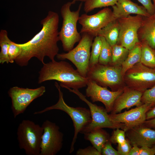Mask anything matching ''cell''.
Instances as JSON below:
<instances>
[{"label": "cell", "mask_w": 155, "mask_h": 155, "mask_svg": "<svg viewBox=\"0 0 155 155\" xmlns=\"http://www.w3.org/2000/svg\"><path fill=\"white\" fill-rule=\"evenodd\" d=\"M59 16L57 12L49 11L40 24L42 28L40 31L30 40L22 44H19L22 48L20 54L15 60L21 67L27 66L32 58H37L43 64L45 57L51 61L59 50L57 42L59 41L58 30Z\"/></svg>", "instance_id": "obj_1"}, {"label": "cell", "mask_w": 155, "mask_h": 155, "mask_svg": "<svg viewBox=\"0 0 155 155\" xmlns=\"http://www.w3.org/2000/svg\"><path fill=\"white\" fill-rule=\"evenodd\" d=\"M38 83L56 80L63 88L67 87L78 89L87 86L88 79L81 75L69 63L64 61L55 60L43 64L39 72Z\"/></svg>", "instance_id": "obj_2"}, {"label": "cell", "mask_w": 155, "mask_h": 155, "mask_svg": "<svg viewBox=\"0 0 155 155\" xmlns=\"http://www.w3.org/2000/svg\"><path fill=\"white\" fill-rule=\"evenodd\" d=\"M55 86L57 89L59 94V100L55 104L47 107L41 111L36 112L34 114H40L53 110H58L67 113L70 117L73 123L74 129V136L71 142L69 153L74 150V145L76 141L78 135L83 128L89 124L92 120L90 110L82 107H74L68 105L65 102L63 94L60 86L56 82Z\"/></svg>", "instance_id": "obj_3"}, {"label": "cell", "mask_w": 155, "mask_h": 155, "mask_svg": "<svg viewBox=\"0 0 155 155\" xmlns=\"http://www.w3.org/2000/svg\"><path fill=\"white\" fill-rule=\"evenodd\" d=\"M73 5L69 1L61 7L60 13L63 19L62 26L59 32V38L62 43L63 50L68 52L73 48L74 45L81 38L80 33L78 32L77 24L80 17V13L82 5L80 3L75 11H72L70 7Z\"/></svg>", "instance_id": "obj_4"}, {"label": "cell", "mask_w": 155, "mask_h": 155, "mask_svg": "<svg viewBox=\"0 0 155 155\" xmlns=\"http://www.w3.org/2000/svg\"><path fill=\"white\" fill-rule=\"evenodd\" d=\"M42 127L29 120H23L19 124L17 130V138L20 149L27 155H40Z\"/></svg>", "instance_id": "obj_5"}, {"label": "cell", "mask_w": 155, "mask_h": 155, "mask_svg": "<svg viewBox=\"0 0 155 155\" xmlns=\"http://www.w3.org/2000/svg\"><path fill=\"white\" fill-rule=\"evenodd\" d=\"M94 37L88 33L82 34L81 40L75 48L67 53H58L56 56L57 58L70 61L81 75L86 77L89 67L90 49Z\"/></svg>", "instance_id": "obj_6"}, {"label": "cell", "mask_w": 155, "mask_h": 155, "mask_svg": "<svg viewBox=\"0 0 155 155\" xmlns=\"http://www.w3.org/2000/svg\"><path fill=\"white\" fill-rule=\"evenodd\" d=\"M64 88L77 95L81 100L88 105L89 108L91 121L80 133L84 134L96 129L104 128L111 129L121 128L122 129L123 125L113 121L105 108L90 102L78 89H72L67 87H65Z\"/></svg>", "instance_id": "obj_7"}, {"label": "cell", "mask_w": 155, "mask_h": 155, "mask_svg": "<svg viewBox=\"0 0 155 155\" xmlns=\"http://www.w3.org/2000/svg\"><path fill=\"white\" fill-rule=\"evenodd\" d=\"M144 17L140 15H129L118 19L119 31L117 44L130 50L140 42L138 31L140 27Z\"/></svg>", "instance_id": "obj_8"}, {"label": "cell", "mask_w": 155, "mask_h": 155, "mask_svg": "<svg viewBox=\"0 0 155 155\" xmlns=\"http://www.w3.org/2000/svg\"><path fill=\"white\" fill-rule=\"evenodd\" d=\"M45 91V87L44 86L35 89L18 86L11 88L8 93L11 100V108L14 117L23 113L34 100L42 96Z\"/></svg>", "instance_id": "obj_9"}, {"label": "cell", "mask_w": 155, "mask_h": 155, "mask_svg": "<svg viewBox=\"0 0 155 155\" xmlns=\"http://www.w3.org/2000/svg\"><path fill=\"white\" fill-rule=\"evenodd\" d=\"M122 75L121 68L98 63L89 67L86 77L100 86L113 88L121 82Z\"/></svg>", "instance_id": "obj_10"}, {"label": "cell", "mask_w": 155, "mask_h": 155, "mask_svg": "<svg viewBox=\"0 0 155 155\" xmlns=\"http://www.w3.org/2000/svg\"><path fill=\"white\" fill-rule=\"evenodd\" d=\"M40 155H55L62 149L63 134L59 126L48 120L43 122Z\"/></svg>", "instance_id": "obj_11"}, {"label": "cell", "mask_w": 155, "mask_h": 155, "mask_svg": "<svg viewBox=\"0 0 155 155\" xmlns=\"http://www.w3.org/2000/svg\"><path fill=\"white\" fill-rule=\"evenodd\" d=\"M115 19L112 11L106 7L92 15L83 14L78 21L82 26L80 33H86L95 37L102 29Z\"/></svg>", "instance_id": "obj_12"}, {"label": "cell", "mask_w": 155, "mask_h": 155, "mask_svg": "<svg viewBox=\"0 0 155 155\" xmlns=\"http://www.w3.org/2000/svg\"><path fill=\"white\" fill-rule=\"evenodd\" d=\"M154 106L150 103H144L129 111L119 113L111 114L109 115L114 122L122 124V129L126 132L142 125L146 120L147 112Z\"/></svg>", "instance_id": "obj_13"}, {"label": "cell", "mask_w": 155, "mask_h": 155, "mask_svg": "<svg viewBox=\"0 0 155 155\" xmlns=\"http://www.w3.org/2000/svg\"><path fill=\"white\" fill-rule=\"evenodd\" d=\"M86 90V96L90 98L93 102L99 101L104 105L108 113L112 110L114 102L123 93L122 90L111 91L94 81L88 79Z\"/></svg>", "instance_id": "obj_14"}, {"label": "cell", "mask_w": 155, "mask_h": 155, "mask_svg": "<svg viewBox=\"0 0 155 155\" xmlns=\"http://www.w3.org/2000/svg\"><path fill=\"white\" fill-rule=\"evenodd\" d=\"M128 80L136 85L137 90L142 92L155 85V68L146 66L140 62L128 70Z\"/></svg>", "instance_id": "obj_15"}, {"label": "cell", "mask_w": 155, "mask_h": 155, "mask_svg": "<svg viewBox=\"0 0 155 155\" xmlns=\"http://www.w3.org/2000/svg\"><path fill=\"white\" fill-rule=\"evenodd\" d=\"M127 131L128 140L132 145L152 147L155 145V130L142 125Z\"/></svg>", "instance_id": "obj_16"}, {"label": "cell", "mask_w": 155, "mask_h": 155, "mask_svg": "<svg viewBox=\"0 0 155 155\" xmlns=\"http://www.w3.org/2000/svg\"><path fill=\"white\" fill-rule=\"evenodd\" d=\"M113 13L116 19L125 18L131 14L148 17L150 15L143 6H140L130 0H118L112 6Z\"/></svg>", "instance_id": "obj_17"}, {"label": "cell", "mask_w": 155, "mask_h": 155, "mask_svg": "<svg viewBox=\"0 0 155 155\" xmlns=\"http://www.w3.org/2000/svg\"><path fill=\"white\" fill-rule=\"evenodd\" d=\"M143 94L142 91L136 90L125 91L115 101L111 114L118 113L125 108L142 105L143 104L141 101Z\"/></svg>", "instance_id": "obj_18"}, {"label": "cell", "mask_w": 155, "mask_h": 155, "mask_svg": "<svg viewBox=\"0 0 155 155\" xmlns=\"http://www.w3.org/2000/svg\"><path fill=\"white\" fill-rule=\"evenodd\" d=\"M139 41L148 44L155 49V14L144 17L142 24L138 32Z\"/></svg>", "instance_id": "obj_19"}, {"label": "cell", "mask_w": 155, "mask_h": 155, "mask_svg": "<svg viewBox=\"0 0 155 155\" xmlns=\"http://www.w3.org/2000/svg\"><path fill=\"white\" fill-rule=\"evenodd\" d=\"M102 129H96L84 134L85 139L89 141L101 154L103 146L110 138L108 133Z\"/></svg>", "instance_id": "obj_20"}, {"label": "cell", "mask_w": 155, "mask_h": 155, "mask_svg": "<svg viewBox=\"0 0 155 155\" xmlns=\"http://www.w3.org/2000/svg\"><path fill=\"white\" fill-rule=\"evenodd\" d=\"M119 31V25L118 19H115L102 29L97 36L104 37L112 46L117 44Z\"/></svg>", "instance_id": "obj_21"}, {"label": "cell", "mask_w": 155, "mask_h": 155, "mask_svg": "<svg viewBox=\"0 0 155 155\" xmlns=\"http://www.w3.org/2000/svg\"><path fill=\"white\" fill-rule=\"evenodd\" d=\"M142 44L140 42L137 43L129 50L128 55L122 64L121 73L124 74L136 64L140 62Z\"/></svg>", "instance_id": "obj_22"}, {"label": "cell", "mask_w": 155, "mask_h": 155, "mask_svg": "<svg viewBox=\"0 0 155 155\" xmlns=\"http://www.w3.org/2000/svg\"><path fill=\"white\" fill-rule=\"evenodd\" d=\"M142 44L140 62L148 67L155 68V51L148 44Z\"/></svg>", "instance_id": "obj_23"}, {"label": "cell", "mask_w": 155, "mask_h": 155, "mask_svg": "<svg viewBox=\"0 0 155 155\" xmlns=\"http://www.w3.org/2000/svg\"><path fill=\"white\" fill-rule=\"evenodd\" d=\"M11 41L8 37L7 31L1 29L0 31V63L1 64L9 63L8 50Z\"/></svg>", "instance_id": "obj_24"}, {"label": "cell", "mask_w": 155, "mask_h": 155, "mask_svg": "<svg viewBox=\"0 0 155 155\" xmlns=\"http://www.w3.org/2000/svg\"><path fill=\"white\" fill-rule=\"evenodd\" d=\"M112 53L111 64L117 65L122 64L127 57L129 50L120 45L116 44L112 46Z\"/></svg>", "instance_id": "obj_25"}, {"label": "cell", "mask_w": 155, "mask_h": 155, "mask_svg": "<svg viewBox=\"0 0 155 155\" xmlns=\"http://www.w3.org/2000/svg\"><path fill=\"white\" fill-rule=\"evenodd\" d=\"M91 47L89 67L92 66L99 62L102 47V43L100 36H97L95 37Z\"/></svg>", "instance_id": "obj_26"}, {"label": "cell", "mask_w": 155, "mask_h": 155, "mask_svg": "<svg viewBox=\"0 0 155 155\" xmlns=\"http://www.w3.org/2000/svg\"><path fill=\"white\" fill-rule=\"evenodd\" d=\"M118 0H87L84 4V9L87 13L95 9L113 6Z\"/></svg>", "instance_id": "obj_27"}, {"label": "cell", "mask_w": 155, "mask_h": 155, "mask_svg": "<svg viewBox=\"0 0 155 155\" xmlns=\"http://www.w3.org/2000/svg\"><path fill=\"white\" fill-rule=\"evenodd\" d=\"M100 37L102 43V47L98 63L102 65H108L111 64V62L112 47L104 37Z\"/></svg>", "instance_id": "obj_28"}, {"label": "cell", "mask_w": 155, "mask_h": 155, "mask_svg": "<svg viewBox=\"0 0 155 155\" xmlns=\"http://www.w3.org/2000/svg\"><path fill=\"white\" fill-rule=\"evenodd\" d=\"M22 49L18 43L11 41L8 50L9 63H12L21 53Z\"/></svg>", "instance_id": "obj_29"}, {"label": "cell", "mask_w": 155, "mask_h": 155, "mask_svg": "<svg viewBox=\"0 0 155 155\" xmlns=\"http://www.w3.org/2000/svg\"><path fill=\"white\" fill-rule=\"evenodd\" d=\"M141 101L143 104L150 103L154 106L155 105V85L144 91Z\"/></svg>", "instance_id": "obj_30"}, {"label": "cell", "mask_w": 155, "mask_h": 155, "mask_svg": "<svg viewBox=\"0 0 155 155\" xmlns=\"http://www.w3.org/2000/svg\"><path fill=\"white\" fill-rule=\"evenodd\" d=\"M119 128L116 129L114 130L110 138V141L113 144H121L124 143L126 140L125 131Z\"/></svg>", "instance_id": "obj_31"}, {"label": "cell", "mask_w": 155, "mask_h": 155, "mask_svg": "<svg viewBox=\"0 0 155 155\" xmlns=\"http://www.w3.org/2000/svg\"><path fill=\"white\" fill-rule=\"evenodd\" d=\"M128 140H126L123 143L118 144L117 151L119 155H128L131 146Z\"/></svg>", "instance_id": "obj_32"}, {"label": "cell", "mask_w": 155, "mask_h": 155, "mask_svg": "<svg viewBox=\"0 0 155 155\" xmlns=\"http://www.w3.org/2000/svg\"><path fill=\"white\" fill-rule=\"evenodd\" d=\"M77 155H100V153L93 146H89L84 149H79L76 152Z\"/></svg>", "instance_id": "obj_33"}, {"label": "cell", "mask_w": 155, "mask_h": 155, "mask_svg": "<svg viewBox=\"0 0 155 155\" xmlns=\"http://www.w3.org/2000/svg\"><path fill=\"white\" fill-rule=\"evenodd\" d=\"M101 154L103 155H119L118 151L112 146L110 140L103 146L102 149Z\"/></svg>", "instance_id": "obj_34"}, {"label": "cell", "mask_w": 155, "mask_h": 155, "mask_svg": "<svg viewBox=\"0 0 155 155\" xmlns=\"http://www.w3.org/2000/svg\"><path fill=\"white\" fill-rule=\"evenodd\" d=\"M146 9L148 13L153 15L155 13V9L152 0H137Z\"/></svg>", "instance_id": "obj_35"}, {"label": "cell", "mask_w": 155, "mask_h": 155, "mask_svg": "<svg viewBox=\"0 0 155 155\" xmlns=\"http://www.w3.org/2000/svg\"><path fill=\"white\" fill-rule=\"evenodd\" d=\"M155 154L153 147L143 146L140 148V155H154Z\"/></svg>", "instance_id": "obj_36"}, {"label": "cell", "mask_w": 155, "mask_h": 155, "mask_svg": "<svg viewBox=\"0 0 155 155\" xmlns=\"http://www.w3.org/2000/svg\"><path fill=\"white\" fill-rule=\"evenodd\" d=\"M155 118V106L151 108L147 113L146 120H149Z\"/></svg>", "instance_id": "obj_37"}, {"label": "cell", "mask_w": 155, "mask_h": 155, "mask_svg": "<svg viewBox=\"0 0 155 155\" xmlns=\"http://www.w3.org/2000/svg\"><path fill=\"white\" fill-rule=\"evenodd\" d=\"M131 148L128 155H140V148L137 146L134 145Z\"/></svg>", "instance_id": "obj_38"}, {"label": "cell", "mask_w": 155, "mask_h": 155, "mask_svg": "<svg viewBox=\"0 0 155 155\" xmlns=\"http://www.w3.org/2000/svg\"><path fill=\"white\" fill-rule=\"evenodd\" d=\"M142 125L149 127L155 128V118L146 121Z\"/></svg>", "instance_id": "obj_39"}, {"label": "cell", "mask_w": 155, "mask_h": 155, "mask_svg": "<svg viewBox=\"0 0 155 155\" xmlns=\"http://www.w3.org/2000/svg\"><path fill=\"white\" fill-rule=\"evenodd\" d=\"M87 0H73L72 1L73 4H75L76 1H80L82 2H85Z\"/></svg>", "instance_id": "obj_40"}, {"label": "cell", "mask_w": 155, "mask_h": 155, "mask_svg": "<svg viewBox=\"0 0 155 155\" xmlns=\"http://www.w3.org/2000/svg\"><path fill=\"white\" fill-rule=\"evenodd\" d=\"M153 0V3H154L153 5H154V9H155V0ZM154 14H155V13Z\"/></svg>", "instance_id": "obj_41"}, {"label": "cell", "mask_w": 155, "mask_h": 155, "mask_svg": "<svg viewBox=\"0 0 155 155\" xmlns=\"http://www.w3.org/2000/svg\"><path fill=\"white\" fill-rule=\"evenodd\" d=\"M153 148L154 149V152H155V146H154L153 147Z\"/></svg>", "instance_id": "obj_42"}, {"label": "cell", "mask_w": 155, "mask_h": 155, "mask_svg": "<svg viewBox=\"0 0 155 155\" xmlns=\"http://www.w3.org/2000/svg\"><path fill=\"white\" fill-rule=\"evenodd\" d=\"M155 51V49H154Z\"/></svg>", "instance_id": "obj_43"}]
</instances>
